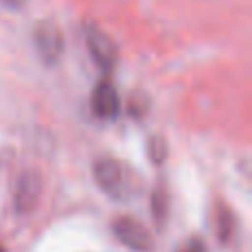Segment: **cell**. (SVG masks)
Wrapping results in <instances>:
<instances>
[{"label":"cell","mask_w":252,"mask_h":252,"mask_svg":"<svg viewBox=\"0 0 252 252\" xmlns=\"http://www.w3.org/2000/svg\"><path fill=\"white\" fill-rule=\"evenodd\" d=\"M93 177H95L97 186L102 188V192L115 201H130L142 190L139 175L128 164H124L122 159H115V157L97 159L93 166Z\"/></svg>","instance_id":"1"},{"label":"cell","mask_w":252,"mask_h":252,"mask_svg":"<svg viewBox=\"0 0 252 252\" xmlns=\"http://www.w3.org/2000/svg\"><path fill=\"white\" fill-rule=\"evenodd\" d=\"M190 252H197V250H190Z\"/></svg>","instance_id":"8"},{"label":"cell","mask_w":252,"mask_h":252,"mask_svg":"<svg viewBox=\"0 0 252 252\" xmlns=\"http://www.w3.org/2000/svg\"><path fill=\"white\" fill-rule=\"evenodd\" d=\"M0 252H4V250H2V248H0Z\"/></svg>","instance_id":"7"},{"label":"cell","mask_w":252,"mask_h":252,"mask_svg":"<svg viewBox=\"0 0 252 252\" xmlns=\"http://www.w3.org/2000/svg\"><path fill=\"white\" fill-rule=\"evenodd\" d=\"M35 47H38V53L42 56V60L47 64H53V62L60 58L62 53V33L58 27L49 25V22H42L35 29Z\"/></svg>","instance_id":"5"},{"label":"cell","mask_w":252,"mask_h":252,"mask_svg":"<svg viewBox=\"0 0 252 252\" xmlns=\"http://www.w3.org/2000/svg\"><path fill=\"white\" fill-rule=\"evenodd\" d=\"M122 102H120L118 89L109 80H100L91 93V111L100 120H115L120 115Z\"/></svg>","instance_id":"3"},{"label":"cell","mask_w":252,"mask_h":252,"mask_svg":"<svg viewBox=\"0 0 252 252\" xmlns=\"http://www.w3.org/2000/svg\"><path fill=\"white\" fill-rule=\"evenodd\" d=\"M38 179L33 177V175H25L20 182V190H18V206L20 208H29V206L35 204V199H38Z\"/></svg>","instance_id":"6"},{"label":"cell","mask_w":252,"mask_h":252,"mask_svg":"<svg viewBox=\"0 0 252 252\" xmlns=\"http://www.w3.org/2000/svg\"><path fill=\"white\" fill-rule=\"evenodd\" d=\"M113 232L124 246H128L130 250L137 252H148L153 248V239L148 235V230L133 217H120L113 223Z\"/></svg>","instance_id":"2"},{"label":"cell","mask_w":252,"mask_h":252,"mask_svg":"<svg viewBox=\"0 0 252 252\" xmlns=\"http://www.w3.org/2000/svg\"><path fill=\"white\" fill-rule=\"evenodd\" d=\"M87 44L89 51H91V58L102 66V69H113L115 60H118V51H115V44L109 35L104 33L97 27H89L87 29Z\"/></svg>","instance_id":"4"}]
</instances>
